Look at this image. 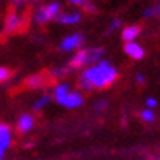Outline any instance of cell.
Segmentation results:
<instances>
[{
	"mask_svg": "<svg viewBox=\"0 0 160 160\" xmlns=\"http://www.w3.org/2000/svg\"><path fill=\"white\" fill-rule=\"evenodd\" d=\"M12 141H13V136H12V129L10 126L0 122V150L2 152H7V149L12 145Z\"/></svg>",
	"mask_w": 160,
	"mask_h": 160,
	"instance_id": "obj_11",
	"label": "cell"
},
{
	"mask_svg": "<svg viewBox=\"0 0 160 160\" xmlns=\"http://www.w3.org/2000/svg\"><path fill=\"white\" fill-rule=\"evenodd\" d=\"M155 17H158V5L147 7V8L142 12V18H155Z\"/></svg>",
	"mask_w": 160,
	"mask_h": 160,
	"instance_id": "obj_16",
	"label": "cell"
},
{
	"mask_svg": "<svg viewBox=\"0 0 160 160\" xmlns=\"http://www.w3.org/2000/svg\"><path fill=\"white\" fill-rule=\"evenodd\" d=\"M67 2L70 5H74V7H82L85 2H88V0H67Z\"/></svg>",
	"mask_w": 160,
	"mask_h": 160,
	"instance_id": "obj_22",
	"label": "cell"
},
{
	"mask_svg": "<svg viewBox=\"0 0 160 160\" xmlns=\"http://www.w3.org/2000/svg\"><path fill=\"white\" fill-rule=\"evenodd\" d=\"M62 12V5L57 0H52V2H48L44 5L38 7L33 12V21L36 25H46L49 21H54L57 18V15Z\"/></svg>",
	"mask_w": 160,
	"mask_h": 160,
	"instance_id": "obj_3",
	"label": "cell"
},
{
	"mask_svg": "<svg viewBox=\"0 0 160 160\" xmlns=\"http://www.w3.org/2000/svg\"><path fill=\"white\" fill-rule=\"evenodd\" d=\"M116 78H118V69L114 65L106 61V59H100L98 62L85 67L78 80V87L85 92H92V90H103L111 87Z\"/></svg>",
	"mask_w": 160,
	"mask_h": 160,
	"instance_id": "obj_1",
	"label": "cell"
},
{
	"mask_svg": "<svg viewBox=\"0 0 160 160\" xmlns=\"http://www.w3.org/2000/svg\"><path fill=\"white\" fill-rule=\"evenodd\" d=\"M51 100H52V97L49 95V93H44V95H41L38 100L34 101V105H33V108L36 111H41V110H44V108L51 103Z\"/></svg>",
	"mask_w": 160,
	"mask_h": 160,
	"instance_id": "obj_14",
	"label": "cell"
},
{
	"mask_svg": "<svg viewBox=\"0 0 160 160\" xmlns=\"http://www.w3.org/2000/svg\"><path fill=\"white\" fill-rule=\"evenodd\" d=\"M56 21L59 25H64V26H74V25H78L82 21V13L78 10H69V12H61L57 15Z\"/></svg>",
	"mask_w": 160,
	"mask_h": 160,
	"instance_id": "obj_7",
	"label": "cell"
},
{
	"mask_svg": "<svg viewBox=\"0 0 160 160\" xmlns=\"http://www.w3.org/2000/svg\"><path fill=\"white\" fill-rule=\"evenodd\" d=\"M142 33V28L139 25H128L121 30V38L124 42H129V41H137V38L141 36Z\"/></svg>",
	"mask_w": 160,
	"mask_h": 160,
	"instance_id": "obj_10",
	"label": "cell"
},
{
	"mask_svg": "<svg viewBox=\"0 0 160 160\" xmlns=\"http://www.w3.org/2000/svg\"><path fill=\"white\" fill-rule=\"evenodd\" d=\"M26 25V17L18 10H12L7 13L3 20V33L5 34H17L25 28Z\"/></svg>",
	"mask_w": 160,
	"mask_h": 160,
	"instance_id": "obj_4",
	"label": "cell"
},
{
	"mask_svg": "<svg viewBox=\"0 0 160 160\" xmlns=\"http://www.w3.org/2000/svg\"><path fill=\"white\" fill-rule=\"evenodd\" d=\"M141 119L144 122H154L155 121V111L154 110H149V108H145V110L141 111Z\"/></svg>",
	"mask_w": 160,
	"mask_h": 160,
	"instance_id": "obj_15",
	"label": "cell"
},
{
	"mask_svg": "<svg viewBox=\"0 0 160 160\" xmlns=\"http://www.w3.org/2000/svg\"><path fill=\"white\" fill-rule=\"evenodd\" d=\"M106 105H108L106 101H98V103L95 105V108H97V110L100 111V110H103V108H106Z\"/></svg>",
	"mask_w": 160,
	"mask_h": 160,
	"instance_id": "obj_23",
	"label": "cell"
},
{
	"mask_svg": "<svg viewBox=\"0 0 160 160\" xmlns=\"http://www.w3.org/2000/svg\"><path fill=\"white\" fill-rule=\"evenodd\" d=\"M3 158H5V152L0 150V160H3Z\"/></svg>",
	"mask_w": 160,
	"mask_h": 160,
	"instance_id": "obj_25",
	"label": "cell"
},
{
	"mask_svg": "<svg viewBox=\"0 0 160 160\" xmlns=\"http://www.w3.org/2000/svg\"><path fill=\"white\" fill-rule=\"evenodd\" d=\"M157 105H158V101H157V98H154V97H150V98L145 100V108H149V110H155Z\"/></svg>",
	"mask_w": 160,
	"mask_h": 160,
	"instance_id": "obj_19",
	"label": "cell"
},
{
	"mask_svg": "<svg viewBox=\"0 0 160 160\" xmlns=\"http://www.w3.org/2000/svg\"><path fill=\"white\" fill-rule=\"evenodd\" d=\"M124 52L131 57V59L141 61L142 57L145 56V49L137 41H129V42H124Z\"/></svg>",
	"mask_w": 160,
	"mask_h": 160,
	"instance_id": "obj_9",
	"label": "cell"
},
{
	"mask_svg": "<svg viewBox=\"0 0 160 160\" xmlns=\"http://www.w3.org/2000/svg\"><path fill=\"white\" fill-rule=\"evenodd\" d=\"M31 2H36V0H13V5L20 8V7H23L25 3H31Z\"/></svg>",
	"mask_w": 160,
	"mask_h": 160,
	"instance_id": "obj_21",
	"label": "cell"
},
{
	"mask_svg": "<svg viewBox=\"0 0 160 160\" xmlns=\"http://www.w3.org/2000/svg\"><path fill=\"white\" fill-rule=\"evenodd\" d=\"M103 54H105L103 48H80L78 51H75V56L69 61L67 69L69 70L85 69L88 65L98 62L100 59H103Z\"/></svg>",
	"mask_w": 160,
	"mask_h": 160,
	"instance_id": "obj_2",
	"label": "cell"
},
{
	"mask_svg": "<svg viewBox=\"0 0 160 160\" xmlns=\"http://www.w3.org/2000/svg\"><path fill=\"white\" fill-rule=\"evenodd\" d=\"M12 77V70L10 69H7V67H0V83H3L7 82Z\"/></svg>",
	"mask_w": 160,
	"mask_h": 160,
	"instance_id": "obj_17",
	"label": "cell"
},
{
	"mask_svg": "<svg viewBox=\"0 0 160 160\" xmlns=\"http://www.w3.org/2000/svg\"><path fill=\"white\" fill-rule=\"evenodd\" d=\"M44 83H46V78L42 74H33L25 80V85L28 88H41Z\"/></svg>",
	"mask_w": 160,
	"mask_h": 160,
	"instance_id": "obj_12",
	"label": "cell"
},
{
	"mask_svg": "<svg viewBox=\"0 0 160 160\" xmlns=\"http://www.w3.org/2000/svg\"><path fill=\"white\" fill-rule=\"evenodd\" d=\"M121 20L119 18H113L111 21H110V26H108V33H113L114 30H119L121 28Z\"/></svg>",
	"mask_w": 160,
	"mask_h": 160,
	"instance_id": "obj_18",
	"label": "cell"
},
{
	"mask_svg": "<svg viewBox=\"0 0 160 160\" xmlns=\"http://www.w3.org/2000/svg\"><path fill=\"white\" fill-rule=\"evenodd\" d=\"M83 95L78 90H69L67 95H65L62 100H59L57 103L62 105L64 108H69V110H75V108H80L83 105Z\"/></svg>",
	"mask_w": 160,
	"mask_h": 160,
	"instance_id": "obj_6",
	"label": "cell"
},
{
	"mask_svg": "<svg viewBox=\"0 0 160 160\" xmlns=\"http://www.w3.org/2000/svg\"><path fill=\"white\" fill-rule=\"evenodd\" d=\"M144 80H145V77H144L142 74H137V75H136V82H137V83H144Z\"/></svg>",
	"mask_w": 160,
	"mask_h": 160,
	"instance_id": "obj_24",
	"label": "cell"
},
{
	"mask_svg": "<svg viewBox=\"0 0 160 160\" xmlns=\"http://www.w3.org/2000/svg\"><path fill=\"white\" fill-rule=\"evenodd\" d=\"M82 7H83L87 12H90V13H95V12H97V5L93 3V2H85Z\"/></svg>",
	"mask_w": 160,
	"mask_h": 160,
	"instance_id": "obj_20",
	"label": "cell"
},
{
	"mask_svg": "<svg viewBox=\"0 0 160 160\" xmlns=\"http://www.w3.org/2000/svg\"><path fill=\"white\" fill-rule=\"evenodd\" d=\"M34 124H36V121L33 118V114L23 113L18 118V121H17V131L20 134H28V132H31V131H33Z\"/></svg>",
	"mask_w": 160,
	"mask_h": 160,
	"instance_id": "obj_8",
	"label": "cell"
},
{
	"mask_svg": "<svg viewBox=\"0 0 160 160\" xmlns=\"http://www.w3.org/2000/svg\"><path fill=\"white\" fill-rule=\"evenodd\" d=\"M69 90H70L69 83H65V82H62V83H57V85L54 87L52 98H54L56 101H59V100H62L65 95H67V92H69Z\"/></svg>",
	"mask_w": 160,
	"mask_h": 160,
	"instance_id": "obj_13",
	"label": "cell"
},
{
	"mask_svg": "<svg viewBox=\"0 0 160 160\" xmlns=\"http://www.w3.org/2000/svg\"><path fill=\"white\" fill-rule=\"evenodd\" d=\"M85 44V34L82 33H72V34H67L65 38L61 41V51L64 52H75L80 48H83Z\"/></svg>",
	"mask_w": 160,
	"mask_h": 160,
	"instance_id": "obj_5",
	"label": "cell"
}]
</instances>
